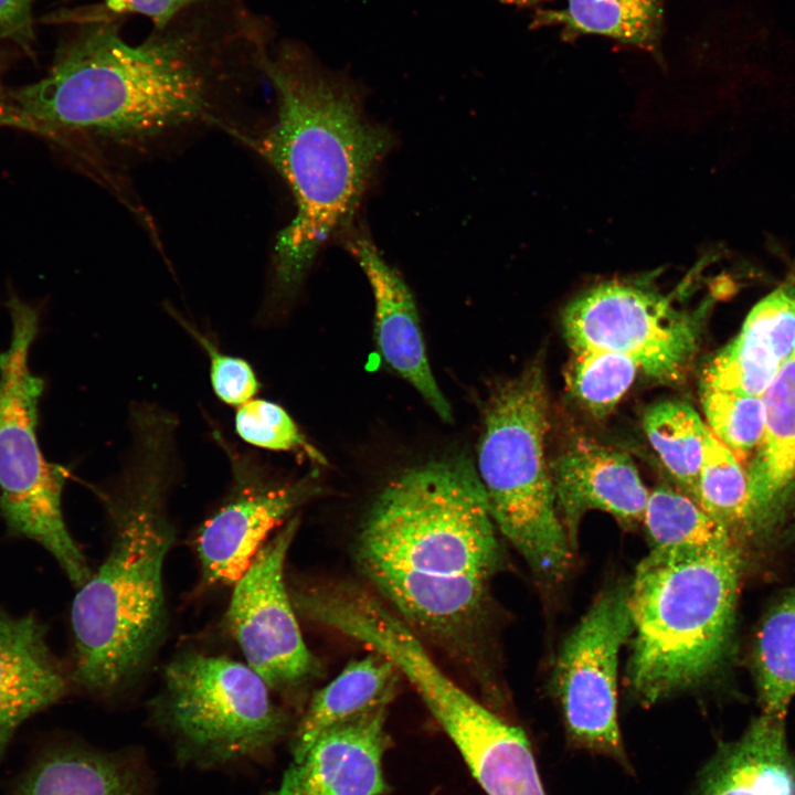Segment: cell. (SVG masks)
Here are the masks:
<instances>
[{"label": "cell", "instance_id": "cell-1", "mask_svg": "<svg viewBox=\"0 0 795 795\" xmlns=\"http://www.w3.org/2000/svg\"><path fill=\"white\" fill-rule=\"evenodd\" d=\"M274 36L247 0H202L137 44L120 18L99 15L43 78L10 93L13 124L127 155L204 126L233 135L226 115L265 76Z\"/></svg>", "mask_w": 795, "mask_h": 795}, {"label": "cell", "instance_id": "cell-2", "mask_svg": "<svg viewBox=\"0 0 795 795\" xmlns=\"http://www.w3.org/2000/svg\"><path fill=\"white\" fill-rule=\"evenodd\" d=\"M354 555L416 634L468 653L500 562L498 529L471 459H434L393 478L367 512Z\"/></svg>", "mask_w": 795, "mask_h": 795}, {"label": "cell", "instance_id": "cell-3", "mask_svg": "<svg viewBox=\"0 0 795 795\" xmlns=\"http://www.w3.org/2000/svg\"><path fill=\"white\" fill-rule=\"evenodd\" d=\"M178 426L168 410L134 404L123 467L99 492L112 540L96 572L78 586L71 611V677L97 696L110 697L130 686L166 629L163 566L174 539L168 498L179 469Z\"/></svg>", "mask_w": 795, "mask_h": 795}, {"label": "cell", "instance_id": "cell-4", "mask_svg": "<svg viewBox=\"0 0 795 795\" xmlns=\"http://www.w3.org/2000/svg\"><path fill=\"white\" fill-rule=\"evenodd\" d=\"M264 75L276 95L273 123L256 136H236L284 179L295 215L277 234L268 303L298 292L316 255L344 232L364 190L393 146L391 132L364 114L361 89L325 68L293 40L274 45Z\"/></svg>", "mask_w": 795, "mask_h": 795}, {"label": "cell", "instance_id": "cell-5", "mask_svg": "<svg viewBox=\"0 0 795 795\" xmlns=\"http://www.w3.org/2000/svg\"><path fill=\"white\" fill-rule=\"evenodd\" d=\"M741 576L735 545L651 549L628 589L633 649L628 683L651 704L693 686L730 644Z\"/></svg>", "mask_w": 795, "mask_h": 795}, {"label": "cell", "instance_id": "cell-6", "mask_svg": "<svg viewBox=\"0 0 795 795\" xmlns=\"http://www.w3.org/2000/svg\"><path fill=\"white\" fill-rule=\"evenodd\" d=\"M548 427L547 389L536 364L490 395L476 470L498 531L539 577L553 582L565 574L573 548L545 457Z\"/></svg>", "mask_w": 795, "mask_h": 795}, {"label": "cell", "instance_id": "cell-7", "mask_svg": "<svg viewBox=\"0 0 795 795\" xmlns=\"http://www.w3.org/2000/svg\"><path fill=\"white\" fill-rule=\"evenodd\" d=\"M7 307L11 335L0 351V512L10 532L39 543L81 586L92 571L63 516L65 469L46 459L38 438L44 382L32 371L30 354L39 312L17 295Z\"/></svg>", "mask_w": 795, "mask_h": 795}, {"label": "cell", "instance_id": "cell-8", "mask_svg": "<svg viewBox=\"0 0 795 795\" xmlns=\"http://www.w3.org/2000/svg\"><path fill=\"white\" fill-rule=\"evenodd\" d=\"M153 707L176 757L199 768L264 759L290 729L269 687L247 664L187 653L165 670Z\"/></svg>", "mask_w": 795, "mask_h": 795}, {"label": "cell", "instance_id": "cell-9", "mask_svg": "<svg viewBox=\"0 0 795 795\" xmlns=\"http://www.w3.org/2000/svg\"><path fill=\"white\" fill-rule=\"evenodd\" d=\"M708 306L679 309L647 278L602 282L571 300L563 312L573 352L611 351L632 358L649 378L680 381L698 348Z\"/></svg>", "mask_w": 795, "mask_h": 795}, {"label": "cell", "instance_id": "cell-10", "mask_svg": "<svg viewBox=\"0 0 795 795\" xmlns=\"http://www.w3.org/2000/svg\"><path fill=\"white\" fill-rule=\"evenodd\" d=\"M633 634L628 589L603 592L565 639L554 689L571 741L624 761L617 716L619 653Z\"/></svg>", "mask_w": 795, "mask_h": 795}, {"label": "cell", "instance_id": "cell-11", "mask_svg": "<svg viewBox=\"0 0 795 795\" xmlns=\"http://www.w3.org/2000/svg\"><path fill=\"white\" fill-rule=\"evenodd\" d=\"M215 441L230 462L231 487L195 536L205 585H234L267 542L271 532L317 495V471L279 481L252 455L239 452L219 431Z\"/></svg>", "mask_w": 795, "mask_h": 795}, {"label": "cell", "instance_id": "cell-12", "mask_svg": "<svg viewBox=\"0 0 795 795\" xmlns=\"http://www.w3.org/2000/svg\"><path fill=\"white\" fill-rule=\"evenodd\" d=\"M299 517H290L233 585L227 626L247 665L269 689L289 691L317 671L299 629L284 568Z\"/></svg>", "mask_w": 795, "mask_h": 795}, {"label": "cell", "instance_id": "cell-13", "mask_svg": "<svg viewBox=\"0 0 795 795\" xmlns=\"http://www.w3.org/2000/svg\"><path fill=\"white\" fill-rule=\"evenodd\" d=\"M386 713L388 708L378 709L322 732L304 754L292 759L278 786L267 795L388 794Z\"/></svg>", "mask_w": 795, "mask_h": 795}, {"label": "cell", "instance_id": "cell-14", "mask_svg": "<svg viewBox=\"0 0 795 795\" xmlns=\"http://www.w3.org/2000/svg\"><path fill=\"white\" fill-rule=\"evenodd\" d=\"M344 246L363 271L374 299V333L382 360L407 381L445 422L452 407L430 367L416 304L402 276L362 233L350 232Z\"/></svg>", "mask_w": 795, "mask_h": 795}, {"label": "cell", "instance_id": "cell-15", "mask_svg": "<svg viewBox=\"0 0 795 795\" xmlns=\"http://www.w3.org/2000/svg\"><path fill=\"white\" fill-rule=\"evenodd\" d=\"M556 506L574 549L583 515L601 510L626 524L643 520L649 491L632 458L613 447L582 439L551 465Z\"/></svg>", "mask_w": 795, "mask_h": 795}, {"label": "cell", "instance_id": "cell-16", "mask_svg": "<svg viewBox=\"0 0 795 795\" xmlns=\"http://www.w3.org/2000/svg\"><path fill=\"white\" fill-rule=\"evenodd\" d=\"M795 352V266L704 367L701 388L763 396Z\"/></svg>", "mask_w": 795, "mask_h": 795}, {"label": "cell", "instance_id": "cell-17", "mask_svg": "<svg viewBox=\"0 0 795 795\" xmlns=\"http://www.w3.org/2000/svg\"><path fill=\"white\" fill-rule=\"evenodd\" d=\"M66 689L44 626L34 616L0 611V755L17 729L57 702Z\"/></svg>", "mask_w": 795, "mask_h": 795}, {"label": "cell", "instance_id": "cell-18", "mask_svg": "<svg viewBox=\"0 0 795 795\" xmlns=\"http://www.w3.org/2000/svg\"><path fill=\"white\" fill-rule=\"evenodd\" d=\"M763 396L765 432L746 467L745 534L770 532L795 494V352Z\"/></svg>", "mask_w": 795, "mask_h": 795}, {"label": "cell", "instance_id": "cell-19", "mask_svg": "<svg viewBox=\"0 0 795 795\" xmlns=\"http://www.w3.org/2000/svg\"><path fill=\"white\" fill-rule=\"evenodd\" d=\"M784 719L762 712L740 738L721 744L695 795H795V753Z\"/></svg>", "mask_w": 795, "mask_h": 795}, {"label": "cell", "instance_id": "cell-20", "mask_svg": "<svg viewBox=\"0 0 795 795\" xmlns=\"http://www.w3.org/2000/svg\"><path fill=\"white\" fill-rule=\"evenodd\" d=\"M399 675L396 667L375 651L349 662L310 699L292 734V759L304 754L326 730L388 708Z\"/></svg>", "mask_w": 795, "mask_h": 795}, {"label": "cell", "instance_id": "cell-21", "mask_svg": "<svg viewBox=\"0 0 795 795\" xmlns=\"http://www.w3.org/2000/svg\"><path fill=\"white\" fill-rule=\"evenodd\" d=\"M553 0H506L528 8ZM558 8L538 9L537 25L561 26L563 34L604 35L655 52L660 44L662 0H559Z\"/></svg>", "mask_w": 795, "mask_h": 795}, {"label": "cell", "instance_id": "cell-22", "mask_svg": "<svg viewBox=\"0 0 795 795\" xmlns=\"http://www.w3.org/2000/svg\"><path fill=\"white\" fill-rule=\"evenodd\" d=\"M15 795H145V787L139 771L119 755L63 749L40 760Z\"/></svg>", "mask_w": 795, "mask_h": 795}, {"label": "cell", "instance_id": "cell-23", "mask_svg": "<svg viewBox=\"0 0 795 795\" xmlns=\"http://www.w3.org/2000/svg\"><path fill=\"white\" fill-rule=\"evenodd\" d=\"M643 427L676 488L695 500L709 431L706 422L691 404L664 400L646 409Z\"/></svg>", "mask_w": 795, "mask_h": 795}, {"label": "cell", "instance_id": "cell-24", "mask_svg": "<svg viewBox=\"0 0 795 795\" xmlns=\"http://www.w3.org/2000/svg\"><path fill=\"white\" fill-rule=\"evenodd\" d=\"M753 661L762 712L785 717L795 696V584L764 617Z\"/></svg>", "mask_w": 795, "mask_h": 795}, {"label": "cell", "instance_id": "cell-25", "mask_svg": "<svg viewBox=\"0 0 795 795\" xmlns=\"http://www.w3.org/2000/svg\"><path fill=\"white\" fill-rule=\"evenodd\" d=\"M642 521L651 549L707 550L735 545L730 532L697 501L667 485L649 491Z\"/></svg>", "mask_w": 795, "mask_h": 795}, {"label": "cell", "instance_id": "cell-26", "mask_svg": "<svg viewBox=\"0 0 795 795\" xmlns=\"http://www.w3.org/2000/svg\"><path fill=\"white\" fill-rule=\"evenodd\" d=\"M695 500L732 537L745 532L749 504L746 467L710 430L704 442Z\"/></svg>", "mask_w": 795, "mask_h": 795}, {"label": "cell", "instance_id": "cell-27", "mask_svg": "<svg viewBox=\"0 0 795 795\" xmlns=\"http://www.w3.org/2000/svg\"><path fill=\"white\" fill-rule=\"evenodd\" d=\"M568 385L594 417L607 416L633 384L639 370L629 357L611 351L573 352Z\"/></svg>", "mask_w": 795, "mask_h": 795}, {"label": "cell", "instance_id": "cell-28", "mask_svg": "<svg viewBox=\"0 0 795 795\" xmlns=\"http://www.w3.org/2000/svg\"><path fill=\"white\" fill-rule=\"evenodd\" d=\"M706 424L739 460L751 458L761 444L766 425L764 396L701 388Z\"/></svg>", "mask_w": 795, "mask_h": 795}, {"label": "cell", "instance_id": "cell-29", "mask_svg": "<svg viewBox=\"0 0 795 795\" xmlns=\"http://www.w3.org/2000/svg\"><path fill=\"white\" fill-rule=\"evenodd\" d=\"M237 435L246 443L279 452H297L318 464L325 457L301 434L290 415L278 404L252 399L240 405L234 417Z\"/></svg>", "mask_w": 795, "mask_h": 795}, {"label": "cell", "instance_id": "cell-30", "mask_svg": "<svg viewBox=\"0 0 795 795\" xmlns=\"http://www.w3.org/2000/svg\"><path fill=\"white\" fill-rule=\"evenodd\" d=\"M172 316L205 350L210 360V377L214 393L225 404L240 406L254 399L259 383L251 364L236 357L220 351L218 346L195 326L176 310Z\"/></svg>", "mask_w": 795, "mask_h": 795}, {"label": "cell", "instance_id": "cell-31", "mask_svg": "<svg viewBox=\"0 0 795 795\" xmlns=\"http://www.w3.org/2000/svg\"><path fill=\"white\" fill-rule=\"evenodd\" d=\"M202 0H105L99 15L121 18L139 14L152 22V28L168 23L187 8Z\"/></svg>", "mask_w": 795, "mask_h": 795}, {"label": "cell", "instance_id": "cell-32", "mask_svg": "<svg viewBox=\"0 0 795 795\" xmlns=\"http://www.w3.org/2000/svg\"><path fill=\"white\" fill-rule=\"evenodd\" d=\"M33 0H0V36L26 39L31 35Z\"/></svg>", "mask_w": 795, "mask_h": 795}, {"label": "cell", "instance_id": "cell-33", "mask_svg": "<svg viewBox=\"0 0 795 795\" xmlns=\"http://www.w3.org/2000/svg\"><path fill=\"white\" fill-rule=\"evenodd\" d=\"M11 124V117H10V107H9V99L7 100V97L4 96L2 88L0 86V124Z\"/></svg>", "mask_w": 795, "mask_h": 795}]
</instances>
